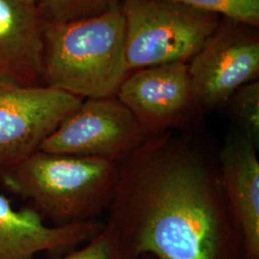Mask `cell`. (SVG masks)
<instances>
[{
    "label": "cell",
    "mask_w": 259,
    "mask_h": 259,
    "mask_svg": "<svg viewBox=\"0 0 259 259\" xmlns=\"http://www.w3.org/2000/svg\"><path fill=\"white\" fill-rule=\"evenodd\" d=\"M108 210L124 259H244L218 153L193 132L151 137L119 161Z\"/></svg>",
    "instance_id": "1"
},
{
    "label": "cell",
    "mask_w": 259,
    "mask_h": 259,
    "mask_svg": "<svg viewBox=\"0 0 259 259\" xmlns=\"http://www.w3.org/2000/svg\"><path fill=\"white\" fill-rule=\"evenodd\" d=\"M118 0H39L37 9L47 23H66L99 16Z\"/></svg>",
    "instance_id": "12"
},
{
    "label": "cell",
    "mask_w": 259,
    "mask_h": 259,
    "mask_svg": "<svg viewBox=\"0 0 259 259\" xmlns=\"http://www.w3.org/2000/svg\"><path fill=\"white\" fill-rule=\"evenodd\" d=\"M257 146L241 131L228 136L218 152L223 188L243 241L244 259H259Z\"/></svg>",
    "instance_id": "11"
},
{
    "label": "cell",
    "mask_w": 259,
    "mask_h": 259,
    "mask_svg": "<svg viewBox=\"0 0 259 259\" xmlns=\"http://www.w3.org/2000/svg\"><path fill=\"white\" fill-rule=\"evenodd\" d=\"M148 139L138 119L115 96L84 99L39 150L119 162Z\"/></svg>",
    "instance_id": "6"
},
{
    "label": "cell",
    "mask_w": 259,
    "mask_h": 259,
    "mask_svg": "<svg viewBox=\"0 0 259 259\" xmlns=\"http://www.w3.org/2000/svg\"><path fill=\"white\" fill-rule=\"evenodd\" d=\"M121 10L129 72L187 63L220 24L217 15L171 0H124Z\"/></svg>",
    "instance_id": "4"
},
{
    "label": "cell",
    "mask_w": 259,
    "mask_h": 259,
    "mask_svg": "<svg viewBox=\"0 0 259 259\" xmlns=\"http://www.w3.org/2000/svg\"><path fill=\"white\" fill-rule=\"evenodd\" d=\"M194 9L224 16L246 26L258 27L259 0H171Z\"/></svg>",
    "instance_id": "13"
},
{
    "label": "cell",
    "mask_w": 259,
    "mask_h": 259,
    "mask_svg": "<svg viewBox=\"0 0 259 259\" xmlns=\"http://www.w3.org/2000/svg\"><path fill=\"white\" fill-rule=\"evenodd\" d=\"M45 21L29 0H0V87L42 84Z\"/></svg>",
    "instance_id": "10"
},
{
    "label": "cell",
    "mask_w": 259,
    "mask_h": 259,
    "mask_svg": "<svg viewBox=\"0 0 259 259\" xmlns=\"http://www.w3.org/2000/svg\"><path fill=\"white\" fill-rule=\"evenodd\" d=\"M105 224L98 220L48 225L29 205L17 209L0 194V259H37L63 254L91 240Z\"/></svg>",
    "instance_id": "9"
},
{
    "label": "cell",
    "mask_w": 259,
    "mask_h": 259,
    "mask_svg": "<svg viewBox=\"0 0 259 259\" xmlns=\"http://www.w3.org/2000/svg\"><path fill=\"white\" fill-rule=\"evenodd\" d=\"M190 61L196 105L200 111L212 109L229 102L241 87L257 78L258 38L242 30L240 23L229 20L219 24Z\"/></svg>",
    "instance_id": "7"
},
{
    "label": "cell",
    "mask_w": 259,
    "mask_h": 259,
    "mask_svg": "<svg viewBox=\"0 0 259 259\" xmlns=\"http://www.w3.org/2000/svg\"><path fill=\"white\" fill-rule=\"evenodd\" d=\"M119 162L37 151L0 175L6 189L53 226L97 220L109 209L118 181Z\"/></svg>",
    "instance_id": "3"
},
{
    "label": "cell",
    "mask_w": 259,
    "mask_h": 259,
    "mask_svg": "<svg viewBox=\"0 0 259 259\" xmlns=\"http://www.w3.org/2000/svg\"><path fill=\"white\" fill-rule=\"evenodd\" d=\"M115 97L134 116L149 138L180 129L200 111L195 102L189 65L172 63L130 72Z\"/></svg>",
    "instance_id": "8"
},
{
    "label": "cell",
    "mask_w": 259,
    "mask_h": 259,
    "mask_svg": "<svg viewBox=\"0 0 259 259\" xmlns=\"http://www.w3.org/2000/svg\"><path fill=\"white\" fill-rule=\"evenodd\" d=\"M129 74L119 4L89 19L45 22L42 84L83 100L109 98Z\"/></svg>",
    "instance_id": "2"
},
{
    "label": "cell",
    "mask_w": 259,
    "mask_h": 259,
    "mask_svg": "<svg viewBox=\"0 0 259 259\" xmlns=\"http://www.w3.org/2000/svg\"><path fill=\"white\" fill-rule=\"evenodd\" d=\"M139 259H153L152 257H150L148 255H143V256H141Z\"/></svg>",
    "instance_id": "16"
},
{
    "label": "cell",
    "mask_w": 259,
    "mask_h": 259,
    "mask_svg": "<svg viewBox=\"0 0 259 259\" xmlns=\"http://www.w3.org/2000/svg\"><path fill=\"white\" fill-rule=\"evenodd\" d=\"M83 100L45 84L0 87V175L39 151Z\"/></svg>",
    "instance_id": "5"
},
{
    "label": "cell",
    "mask_w": 259,
    "mask_h": 259,
    "mask_svg": "<svg viewBox=\"0 0 259 259\" xmlns=\"http://www.w3.org/2000/svg\"><path fill=\"white\" fill-rule=\"evenodd\" d=\"M234 120L240 131L258 147L259 83L252 81L241 87L229 100Z\"/></svg>",
    "instance_id": "14"
},
{
    "label": "cell",
    "mask_w": 259,
    "mask_h": 259,
    "mask_svg": "<svg viewBox=\"0 0 259 259\" xmlns=\"http://www.w3.org/2000/svg\"><path fill=\"white\" fill-rule=\"evenodd\" d=\"M29 1H31V2H33V3H35V4H37V2H38L39 0H29Z\"/></svg>",
    "instance_id": "17"
},
{
    "label": "cell",
    "mask_w": 259,
    "mask_h": 259,
    "mask_svg": "<svg viewBox=\"0 0 259 259\" xmlns=\"http://www.w3.org/2000/svg\"><path fill=\"white\" fill-rule=\"evenodd\" d=\"M37 259H124L120 242L114 230L105 224L102 231L79 248L63 254Z\"/></svg>",
    "instance_id": "15"
}]
</instances>
